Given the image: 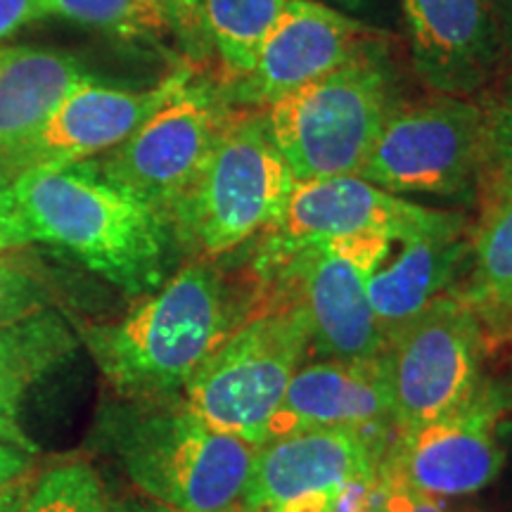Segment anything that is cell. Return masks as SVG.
<instances>
[{"instance_id": "obj_10", "label": "cell", "mask_w": 512, "mask_h": 512, "mask_svg": "<svg viewBox=\"0 0 512 512\" xmlns=\"http://www.w3.org/2000/svg\"><path fill=\"white\" fill-rule=\"evenodd\" d=\"M233 110L207 83H188L98 162L112 181L166 216L195 183Z\"/></svg>"}, {"instance_id": "obj_26", "label": "cell", "mask_w": 512, "mask_h": 512, "mask_svg": "<svg viewBox=\"0 0 512 512\" xmlns=\"http://www.w3.org/2000/svg\"><path fill=\"white\" fill-rule=\"evenodd\" d=\"M48 309L50 287L36 268L0 252V325L19 323Z\"/></svg>"}, {"instance_id": "obj_2", "label": "cell", "mask_w": 512, "mask_h": 512, "mask_svg": "<svg viewBox=\"0 0 512 512\" xmlns=\"http://www.w3.org/2000/svg\"><path fill=\"white\" fill-rule=\"evenodd\" d=\"M254 311L219 268L197 259L117 323L88 328L83 342L126 401H171Z\"/></svg>"}, {"instance_id": "obj_34", "label": "cell", "mask_w": 512, "mask_h": 512, "mask_svg": "<svg viewBox=\"0 0 512 512\" xmlns=\"http://www.w3.org/2000/svg\"><path fill=\"white\" fill-rule=\"evenodd\" d=\"M110 512H171L162 505H143V503H121L110 505Z\"/></svg>"}, {"instance_id": "obj_27", "label": "cell", "mask_w": 512, "mask_h": 512, "mask_svg": "<svg viewBox=\"0 0 512 512\" xmlns=\"http://www.w3.org/2000/svg\"><path fill=\"white\" fill-rule=\"evenodd\" d=\"M375 491L380 494V505L384 512H444L437 498L422 494L406 479H401L394 470L384 465V460Z\"/></svg>"}, {"instance_id": "obj_32", "label": "cell", "mask_w": 512, "mask_h": 512, "mask_svg": "<svg viewBox=\"0 0 512 512\" xmlns=\"http://www.w3.org/2000/svg\"><path fill=\"white\" fill-rule=\"evenodd\" d=\"M496 22H498V36H501L503 48V62L512 67V0H494Z\"/></svg>"}, {"instance_id": "obj_9", "label": "cell", "mask_w": 512, "mask_h": 512, "mask_svg": "<svg viewBox=\"0 0 512 512\" xmlns=\"http://www.w3.org/2000/svg\"><path fill=\"white\" fill-rule=\"evenodd\" d=\"M484 325L453 290L427 306L387 347L394 432L456 411L477 392Z\"/></svg>"}, {"instance_id": "obj_19", "label": "cell", "mask_w": 512, "mask_h": 512, "mask_svg": "<svg viewBox=\"0 0 512 512\" xmlns=\"http://www.w3.org/2000/svg\"><path fill=\"white\" fill-rule=\"evenodd\" d=\"M88 76L76 57L60 50L0 48V171L15 174L46 119Z\"/></svg>"}, {"instance_id": "obj_11", "label": "cell", "mask_w": 512, "mask_h": 512, "mask_svg": "<svg viewBox=\"0 0 512 512\" xmlns=\"http://www.w3.org/2000/svg\"><path fill=\"white\" fill-rule=\"evenodd\" d=\"M261 287L304 311L311 349L335 361H370L387 342L370 306L368 266L344 238L299 249L261 268Z\"/></svg>"}, {"instance_id": "obj_22", "label": "cell", "mask_w": 512, "mask_h": 512, "mask_svg": "<svg viewBox=\"0 0 512 512\" xmlns=\"http://www.w3.org/2000/svg\"><path fill=\"white\" fill-rule=\"evenodd\" d=\"M287 5L290 0H202V31L230 79L238 81L252 69L261 43Z\"/></svg>"}, {"instance_id": "obj_25", "label": "cell", "mask_w": 512, "mask_h": 512, "mask_svg": "<svg viewBox=\"0 0 512 512\" xmlns=\"http://www.w3.org/2000/svg\"><path fill=\"white\" fill-rule=\"evenodd\" d=\"M484 150L477 192L484 204L512 197V79L482 100Z\"/></svg>"}, {"instance_id": "obj_16", "label": "cell", "mask_w": 512, "mask_h": 512, "mask_svg": "<svg viewBox=\"0 0 512 512\" xmlns=\"http://www.w3.org/2000/svg\"><path fill=\"white\" fill-rule=\"evenodd\" d=\"M190 79L188 69H178L150 88H119L88 76L64 95L46 119L12 178L34 166L88 162L114 150Z\"/></svg>"}, {"instance_id": "obj_24", "label": "cell", "mask_w": 512, "mask_h": 512, "mask_svg": "<svg viewBox=\"0 0 512 512\" xmlns=\"http://www.w3.org/2000/svg\"><path fill=\"white\" fill-rule=\"evenodd\" d=\"M19 512H110V503L98 472L81 460H69L43 472Z\"/></svg>"}, {"instance_id": "obj_36", "label": "cell", "mask_w": 512, "mask_h": 512, "mask_svg": "<svg viewBox=\"0 0 512 512\" xmlns=\"http://www.w3.org/2000/svg\"><path fill=\"white\" fill-rule=\"evenodd\" d=\"M361 512H384L382 510V505L377 503V505H370V508H366V510H361Z\"/></svg>"}, {"instance_id": "obj_23", "label": "cell", "mask_w": 512, "mask_h": 512, "mask_svg": "<svg viewBox=\"0 0 512 512\" xmlns=\"http://www.w3.org/2000/svg\"><path fill=\"white\" fill-rule=\"evenodd\" d=\"M53 17L107 31L119 38H164L178 29L174 15L157 0H48Z\"/></svg>"}, {"instance_id": "obj_28", "label": "cell", "mask_w": 512, "mask_h": 512, "mask_svg": "<svg viewBox=\"0 0 512 512\" xmlns=\"http://www.w3.org/2000/svg\"><path fill=\"white\" fill-rule=\"evenodd\" d=\"M34 242L31 230L19 207L15 178L0 171V252H12Z\"/></svg>"}, {"instance_id": "obj_20", "label": "cell", "mask_w": 512, "mask_h": 512, "mask_svg": "<svg viewBox=\"0 0 512 512\" xmlns=\"http://www.w3.org/2000/svg\"><path fill=\"white\" fill-rule=\"evenodd\" d=\"M76 339L53 309L0 325V441L34 456L36 444L19 425L29 389L72 356Z\"/></svg>"}, {"instance_id": "obj_18", "label": "cell", "mask_w": 512, "mask_h": 512, "mask_svg": "<svg viewBox=\"0 0 512 512\" xmlns=\"http://www.w3.org/2000/svg\"><path fill=\"white\" fill-rule=\"evenodd\" d=\"M389 430L394 427V396L387 351L370 361L325 358L304 363L292 375L283 403L268 425V439L302 430Z\"/></svg>"}, {"instance_id": "obj_1", "label": "cell", "mask_w": 512, "mask_h": 512, "mask_svg": "<svg viewBox=\"0 0 512 512\" xmlns=\"http://www.w3.org/2000/svg\"><path fill=\"white\" fill-rule=\"evenodd\" d=\"M15 192L34 242L72 254L128 297H145L169 278V216L91 159L22 171Z\"/></svg>"}, {"instance_id": "obj_21", "label": "cell", "mask_w": 512, "mask_h": 512, "mask_svg": "<svg viewBox=\"0 0 512 512\" xmlns=\"http://www.w3.org/2000/svg\"><path fill=\"white\" fill-rule=\"evenodd\" d=\"M456 292L486 323L512 313V197L484 204V216L472 233L465 283Z\"/></svg>"}, {"instance_id": "obj_35", "label": "cell", "mask_w": 512, "mask_h": 512, "mask_svg": "<svg viewBox=\"0 0 512 512\" xmlns=\"http://www.w3.org/2000/svg\"><path fill=\"white\" fill-rule=\"evenodd\" d=\"M332 3L342 5V8H358V5H363V0H332Z\"/></svg>"}, {"instance_id": "obj_15", "label": "cell", "mask_w": 512, "mask_h": 512, "mask_svg": "<svg viewBox=\"0 0 512 512\" xmlns=\"http://www.w3.org/2000/svg\"><path fill=\"white\" fill-rule=\"evenodd\" d=\"M415 74L432 93L477 98L503 64L494 0H401Z\"/></svg>"}, {"instance_id": "obj_14", "label": "cell", "mask_w": 512, "mask_h": 512, "mask_svg": "<svg viewBox=\"0 0 512 512\" xmlns=\"http://www.w3.org/2000/svg\"><path fill=\"white\" fill-rule=\"evenodd\" d=\"M382 34L318 0H290L261 43L252 69L233 81L230 102L264 110L339 64L380 46Z\"/></svg>"}, {"instance_id": "obj_3", "label": "cell", "mask_w": 512, "mask_h": 512, "mask_svg": "<svg viewBox=\"0 0 512 512\" xmlns=\"http://www.w3.org/2000/svg\"><path fill=\"white\" fill-rule=\"evenodd\" d=\"M126 477L171 512H240L259 446L230 437L183 401H131L102 415Z\"/></svg>"}, {"instance_id": "obj_4", "label": "cell", "mask_w": 512, "mask_h": 512, "mask_svg": "<svg viewBox=\"0 0 512 512\" xmlns=\"http://www.w3.org/2000/svg\"><path fill=\"white\" fill-rule=\"evenodd\" d=\"M380 46L264 107L266 131L297 181L358 176L394 102Z\"/></svg>"}, {"instance_id": "obj_13", "label": "cell", "mask_w": 512, "mask_h": 512, "mask_svg": "<svg viewBox=\"0 0 512 512\" xmlns=\"http://www.w3.org/2000/svg\"><path fill=\"white\" fill-rule=\"evenodd\" d=\"M458 211H439L403 200L361 176L297 181L283 211L259 235L256 271L299 249L358 233H408L453 221Z\"/></svg>"}, {"instance_id": "obj_12", "label": "cell", "mask_w": 512, "mask_h": 512, "mask_svg": "<svg viewBox=\"0 0 512 512\" xmlns=\"http://www.w3.org/2000/svg\"><path fill=\"white\" fill-rule=\"evenodd\" d=\"M512 394L496 384H479L456 411L403 434L384 453V465L432 498L470 496L501 475L505 448L501 420Z\"/></svg>"}, {"instance_id": "obj_17", "label": "cell", "mask_w": 512, "mask_h": 512, "mask_svg": "<svg viewBox=\"0 0 512 512\" xmlns=\"http://www.w3.org/2000/svg\"><path fill=\"white\" fill-rule=\"evenodd\" d=\"M470 247L472 235L463 214L444 226L394 235L366 278L370 306L387 347L427 306L456 290L470 261Z\"/></svg>"}, {"instance_id": "obj_7", "label": "cell", "mask_w": 512, "mask_h": 512, "mask_svg": "<svg viewBox=\"0 0 512 512\" xmlns=\"http://www.w3.org/2000/svg\"><path fill=\"white\" fill-rule=\"evenodd\" d=\"M482 150V100L430 91L394 102L358 176L394 195L467 197Z\"/></svg>"}, {"instance_id": "obj_5", "label": "cell", "mask_w": 512, "mask_h": 512, "mask_svg": "<svg viewBox=\"0 0 512 512\" xmlns=\"http://www.w3.org/2000/svg\"><path fill=\"white\" fill-rule=\"evenodd\" d=\"M264 302L181 392L183 406L202 422L254 446L266 444L268 425L311 349L304 311L266 290Z\"/></svg>"}, {"instance_id": "obj_6", "label": "cell", "mask_w": 512, "mask_h": 512, "mask_svg": "<svg viewBox=\"0 0 512 512\" xmlns=\"http://www.w3.org/2000/svg\"><path fill=\"white\" fill-rule=\"evenodd\" d=\"M297 178L268 136L259 110L228 121L195 183L171 209L176 242L214 261L256 238L278 219Z\"/></svg>"}, {"instance_id": "obj_29", "label": "cell", "mask_w": 512, "mask_h": 512, "mask_svg": "<svg viewBox=\"0 0 512 512\" xmlns=\"http://www.w3.org/2000/svg\"><path fill=\"white\" fill-rule=\"evenodd\" d=\"M46 17H53L48 0H0V41Z\"/></svg>"}, {"instance_id": "obj_33", "label": "cell", "mask_w": 512, "mask_h": 512, "mask_svg": "<svg viewBox=\"0 0 512 512\" xmlns=\"http://www.w3.org/2000/svg\"><path fill=\"white\" fill-rule=\"evenodd\" d=\"M31 489V479L24 475L19 477L17 482H12L0 491V512H19L22 510L24 501H27V494Z\"/></svg>"}, {"instance_id": "obj_30", "label": "cell", "mask_w": 512, "mask_h": 512, "mask_svg": "<svg viewBox=\"0 0 512 512\" xmlns=\"http://www.w3.org/2000/svg\"><path fill=\"white\" fill-rule=\"evenodd\" d=\"M31 467V453L0 441V491L24 477Z\"/></svg>"}, {"instance_id": "obj_8", "label": "cell", "mask_w": 512, "mask_h": 512, "mask_svg": "<svg viewBox=\"0 0 512 512\" xmlns=\"http://www.w3.org/2000/svg\"><path fill=\"white\" fill-rule=\"evenodd\" d=\"M387 430H302L259 446L240 512H342L375 491Z\"/></svg>"}, {"instance_id": "obj_31", "label": "cell", "mask_w": 512, "mask_h": 512, "mask_svg": "<svg viewBox=\"0 0 512 512\" xmlns=\"http://www.w3.org/2000/svg\"><path fill=\"white\" fill-rule=\"evenodd\" d=\"M176 19L178 29H195L202 31L200 22V3L202 0H157Z\"/></svg>"}]
</instances>
